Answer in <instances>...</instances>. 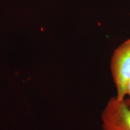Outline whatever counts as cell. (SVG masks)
Instances as JSON below:
<instances>
[{"mask_svg": "<svg viewBox=\"0 0 130 130\" xmlns=\"http://www.w3.org/2000/svg\"><path fill=\"white\" fill-rule=\"evenodd\" d=\"M110 71L116 89L115 96L125 100L130 79V38L114 50L110 60Z\"/></svg>", "mask_w": 130, "mask_h": 130, "instance_id": "1", "label": "cell"}, {"mask_svg": "<svg viewBox=\"0 0 130 130\" xmlns=\"http://www.w3.org/2000/svg\"><path fill=\"white\" fill-rule=\"evenodd\" d=\"M125 100L110 99L101 113L102 130H130V107Z\"/></svg>", "mask_w": 130, "mask_h": 130, "instance_id": "2", "label": "cell"}, {"mask_svg": "<svg viewBox=\"0 0 130 130\" xmlns=\"http://www.w3.org/2000/svg\"><path fill=\"white\" fill-rule=\"evenodd\" d=\"M126 98H130V79L128 81L127 87L126 90Z\"/></svg>", "mask_w": 130, "mask_h": 130, "instance_id": "3", "label": "cell"}, {"mask_svg": "<svg viewBox=\"0 0 130 130\" xmlns=\"http://www.w3.org/2000/svg\"><path fill=\"white\" fill-rule=\"evenodd\" d=\"M125 100V102H126V104H127L130 107V98H126Z\"/></svg>", "mask_w": 130, "mask_h": 130, "instance_id": "4", "label": "cell"}]
</instances>
